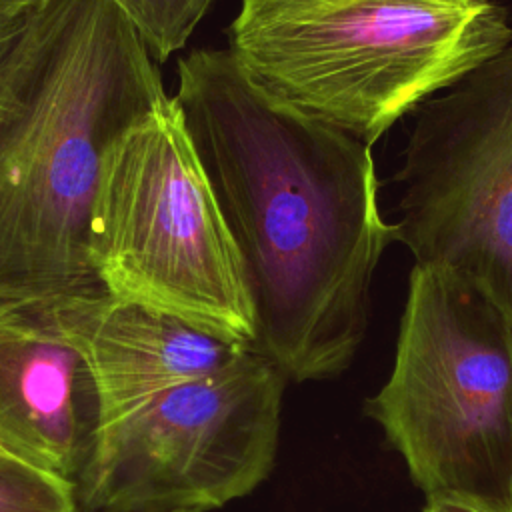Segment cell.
<instances>
[{
  "instance_id": "6da1fadb",
  "label": "cell",
  "mask_w": 512,
  "mask_h": 512,
  "mask_svg": "<svg viewBox=\"0 0 512 512\" xmlns=\"http://www.w3.org/2000/svg\"><path fill=\"white\" fill-rule=\"evenodd\" d=\"M182 112L236 242L254 348L286 380H324L364 340L376 266L394 240L370 146L262 96L228 48L178 60Z\"/></svg>"
},
{
  "instance_id": "7a4b0ae2",
  "label": "cell",
  "mask_w": 512,
  "mask_h": 512,
  "mask_svg": "<svg viewBox=\"0 0 512 512\" xmlns=\"http://www.w3.org/2000/svg\"><path fill=\"white\" fill-rule=\"evenodd\" d=\"M168 98L110 0L32 10L0 74V300L104 290L90 256L104 162Z\"/></svg>"
},
{
  "instance_id": "3957f363",
  "label": "cell",
  "mask_w": 512,
  "mask_h": 512,
  "mask_svg": "<svg viewBox=\"0 0 512 512\" xmlns=\"http://www.w3.org/2000/svg\"><path fill=\"white\" fill-rule=\"evenodd\" d=\"M510 42L492 0H242L228 28L262 96L366 146Z\"/></svg>"
},
{
  "instance_id": "277c9868",
  "label": "cell",
  "mask_w": 512,
  "mask_h": 512,
  "mask_svg": "<svg viewBox=\"0 0 512 512\" xmlns=\"http://www.w3.org/2000/svg\"><path fill=\"white\" fill-rule=\"evenodd\" d=\"M366 412L426 496L512 500V322L466 276L414 264L394 364Z\"/></svg>"
},
{
  "instance_id": "5b68a950",
  "label": "cell",
  "mask_w": 512,
  "mask_h": 512,
  "mask_svg": "<svg viewBox=\"0 0 512 512\" xmlns=\"http://www.w3.org/2000/svg\"><path fill=\"white\" fill-rule=\"evenodd\" d=\"M90 256L108 294L254 344L242 258L172 94L110 148Z\"/></svg>"
},
{
  "instance_id": "8992f818",
  "label": "cell",
  "mask_w": 512,
  "mask_h": 512,
  "mask_svg": "<svg viewBox=\"0 0 512 512\" xmlns=\"http://www.w3.org/2000/svg\"><path fill=\"white\" fill-rule=\"evenodd\" d=\"M286 376L254 346L102 426L74 492L82 510L204 512L272 470Z\"/></svg>"
},
{
  "instance_id": "52a82bcc",
  "label": "cell",
  "mask_w": 512,
  "mask_h": 512,
  "mask_svg": "<svg viewBox=\"0 0 512 512\" xmlns=\"http://www.w3.org/2000/svg\"><path fill=\"white\" fill-rule=\"evenodd\" d=\"M398 180L394 240L512 322V42L418 108Z\"/></svg>"
},
{
  "instance_id": "ba28073f",
  "label": "cell",
  "mask_w": 512,
  "mask_h": 512,
  "mask_svg": "<svg viewBox=\"0 0 512 512\" xmlns=\"http://www.w3.org/2000/svg\"><path fill=\"white\" fill-rule=\"evenodd\" d=\"M102 430L92 374L46 300H0V450L76 488Z\"/></svg>"
},
{
  "instance_id": "9c48e42d",
  "label": "cell",
  "mask_w": 512,
  "mask_h": 512,
  "mask_svg": "<svg viewBox=\"0 0 512 512\" xmlns=\"http://www.w3.org/2000/svg\"><path fill=\"white\" fill-rule=\"evenodd\" d=\"M52 312L92 374L102 426L170 388L224 368L252 346L106 290L52 298Z\"/></svg>"
},
{
  "instance_id": "30bf717a",
  "label": "cell",
  "mask_w": 512,
  "mask_h": 512,
  "mask_svg": "<svg viewBox=\"0 0 512 512\" xmlns=\"http://www.w3.org/2000/svg\"><path fill=\"white\" fill-rule=\"evenodd\" d=\"M160 64L180 52L214 0H110Z\"/></svg>"
},
{
  "instance_id": "8fae6325",
  "label": "cell",
  "mask_w": 512,
  "mask_h": 512,
  "mask_svg": "<svg viewBox=\"0 0 512 512\" xmlns=\"http://www.w3.org/2000/svg\"><path fill=\"white\" fill-rule=\"evenodd\" d=\"M0 512H80L74 486L0 450Z\"/></svg>"
},
{
  "instance_id": "7c38bea8",
  "label": "cell",
  "mask_w": 512,
  "mask_h": 512,
  "mask_svg": "<svg viewBox=\"0 0 512 512\" xmlns=\"http://www.w3.org/2000/svg\"><path fill=\"white\" fill-rule=\"evenodd\" d=\"M422 512H512V500L476 492L444 490L428 494Z\"/></svg>"
},
{
  "instance_id": "4fadbf2b",
  "label": "cell",
  "mask_w": 512,
  "mask_h": 512,
  "mask_svg": "<svg viewBox=\"0 0 512 512\" xmlns=\"http://www.w3.org/2000/svg\"><path fill=\"white\" fill-rule=\"evenodd\" d=\"M38 8V6H36ZM32 10L30 12H4L0 10V74L12 54V50L16 48L26 24H28V18H30Z\"/></svg>"
},
{
  "instance_id": "5bb4252c",
  "label": "cell",
  "mask_w": 512,
  "mask_h": 512,
  "mask_svg": "<svg viewBox=\"0 0 512 512\" xmlns=\"http://www.w3.org/2000/svg\"><path fill=\"white\" fill-rule=\"evenodd\" d=\"M46 0H0V10L4 12H30Z\"/></svg>"
},
{
  "instance_id": "9a60e30c",
  "label": "cell",
  "mask_w": 512,
  "mask_h": 512,
  "mask_svg": "<svg viewBox=\"0 0 512 512\" xmlns=\"http://www.w3.org/2000/svg\"><path fill=\"white\" fill-rule=\"evenodd\" d=\"M82 512H132V510H82Z\"/></svg>"
}]
</instances>
